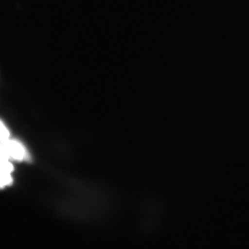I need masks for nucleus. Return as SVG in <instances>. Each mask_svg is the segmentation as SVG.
Masks as SVG:
<instances>
[{"label": "nucleus", "instance_id": "f257e3e1", "mask_svg": "<svg viewBox=\"0 0 249 249\" xmlns=\"http://www.w3.org/2000/svg\"><path fill=\"white\" fill-rule=\"evenodd\" d=\"M8 156L9 159L18 161H29L31 157L24 146L15 140H8L1 142Z\"/></svg>", "mask_w": 249, "mask_h": 249}, {"label": "nucleus", "instance_id": "f03ea898", "mask_svg": "<svg viewBox=\"0 0 249 249\" xmlns=\"http://www.w3.org/2000/svg\"><path fill=\"white\" fill-rule=\"evenodd\" d=\"M12 182H13V180H12L10 174L0 171V188L11 185Z\"/></svg>", "mask_w": 249, "mask_h": 249}, {"label": "nucleus", "instance_id": "7ed1b4c3", "mask_svg": "<svg viewBox=\"0 0 249 249\" xmlns=\"http://www.w3.org/2000/svg\"><path fill=\"white\" fill-rule=\"evenodd\" d=\"M9 132L1 121H0V142H5L9 139Z\"/></svg>", "mask_w": 249, "mask_h": 249}]
</instances>
